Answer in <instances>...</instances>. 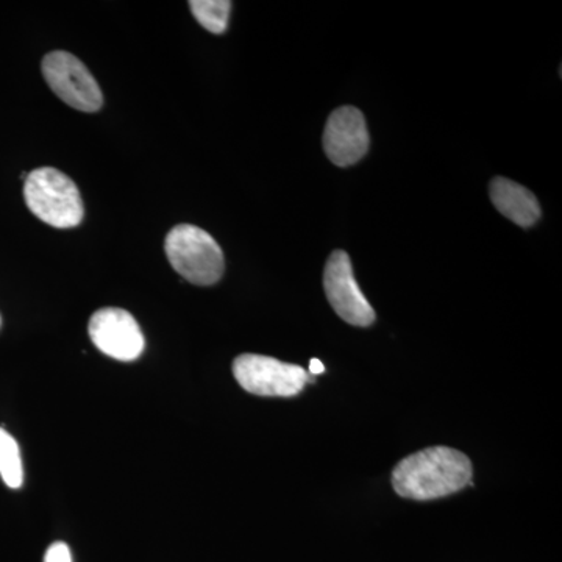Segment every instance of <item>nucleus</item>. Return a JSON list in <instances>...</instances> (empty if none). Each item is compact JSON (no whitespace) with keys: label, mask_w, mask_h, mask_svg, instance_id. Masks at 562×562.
I'll return each mask as SVG.
<instances>
[{"label":"nucleus","mask_w":562,"mask_h":562,"mask_svg":"<svg viewBox=\"0 0 562 562\" xmlns=\"http://www.w3.org/2000/svg\"><path fill=\"white\" fill-rule=\"evenodd\" d=\"M472 473L471 460L460 450L430 447L403 458L395 465L392 487L409 501H436L469 486Z\"/></svg>","instance_id":"obj_1"},{"label":"nucleus","mask_w":562,"mask_h":562,"mask_svg":"<svg viewBox=\"0 0 562 562\" xmlns=\"http://www.w3.org/2000/svg\"><path fill=\"white\" fill-rule=\"evenodd\" d=\"M29 210L50 227L74 228L81 224L85 209L79 188L66 173L55 168H38L29 173L24 184Z\"/></svg>","instance_id":"obj_2"},{"label":"nucleus","mask_w":562,"mask_h":562,"mask_svg":"<svg viewBox=\"0 0 562 562\" xmlns=\"http://www.w3.org/2000/svg\"><path fill=\"white\" fill-rule=\"evenodd\" d=\"M166 257L184 280L211 286L225 269L224 251L209 232L191 224H180L166 236Z\"/></svg>","instance_id":"obj_3"},{"label":"nucleus","mask_w":562,"mask_h":562,"mask_svg":"<svg viewBox=\"0 0 562 562\" xmlns=\"http://www.w3.org/2000/svg\"><path fill=\"white\" fill-rule=\"evenodd\" d=\"M233 375L244 391L260 397H294L314 382L302 366L255 353L239 355L233 361Z\"/></svg>","instance_id":"obj_4"},{"label":"nucleus","mask_w":562,"mask_h":562,"mask_svg":"<svg viewBox=\"0 0 562 562\" xmlns=\"http://www.w3.org/2000/svg\"><path fill=\"white\" fill-rule=\"evenodd\" d=\"M50 90L72 109L95 113L102 109L103 94L90 69L69 52L55 50L41 63Z\"/></svg>","instance_id":"obj_5"},{"label":"nucleus","mask_w":562,"mask_h":562,"mask_svg":"<svg viewBox=\"0 0 562 562\" xmlns=\"http://www.w3.org/2000/svg\"><path fill=\"white\" fill-rule=\"evenodd\" d=\"M324 288L328 302L336 314L355 327H369L375 322V312L362 294L349 255L333 251L324 272Z\"/></svg>","instance_id":"obj_6"},{"label":"nucleus","mask_w":562,"mask_h":562,"mask_svg":"<svg viewBox=\"0 0 562 562\" xmlns=\"http://www.w3.org/2000/svg\"><path fill=\"white\" fill-rule=\"evenodd\" d=\"M88 331L92 344L117 361L138 360L146 347L138 322L125 310H99L92 314Z\"/></svg>","instance_id":"obj_7"},{"label":"nucleus","mask_w":562,"mask_h":562,"mask_svg":"<svg viewBox=\"0 0 562 562\" xmlns=\"http://www.w3.org/2000/svg\"><path fill=\"white\" fill-rule=\"evenodd\" d=\"M369 132L364 116L355 106L333 111L324 132V149L328 160L339 168L362 160L369 150Z\"/></svg>","instance_id":"obj_8"},{"label":"nucleus","mask_w":562,"mask_h":562,"mask_svg":"<svg viewBox=\"0 0 562 562\" xmlns=\"http://www.w3.org/2000/svg\"><path fill=\"white\" fill-rule=\"evenodd\" d=\"M490 194L495 209L501 211L506 220L520 225V227H531L541 220V206H539L538 199L516 181L498 177L491 181Z\"/></svg>","instance_id":"obj_9"},{"label":"nucleus","mask_w":562,"mask_h":562,"mask_svg":"<svg viewBox=\"0 0 562 562\" xmlns=\"http://www.w3.org/2000/svg\"><path fill=\"white\" fill-rule=\"evenodd\" d=\"M0 476L11 490H20L24 482L20 446L3 428H0Z\"/></svg>","instance_id":"obj_10"},{"label":"nucleus","mask_w":562,"mask_h":562,"mask_svg":"<svg viewBox=\"0 0 562 562\" xmlns=\"http://www.w3.org/2000/svg\"><path fill=\"white\" fill-rule=\"evenodd\" d=\"M190 9L203 29L221 35L227 31L232 2L227 0H192Z\"/></svg>","instance_id":"obj_11"},{"label":"nucleus","mask_w":562,"mask_h":562,"mask_svg":"<svg viewBox=\"0 0 562 562\" xmlns=\"http://www.w3.org/2000/svg\"><path fill=\"white\" fill-rule=\"evenodd\" d=\"M44 562H72L69 547L65 542L52 543L44 557Z\"/></svg>","instance_id":"obj_12"},{"label":"nucleus","mask_w":562,"mask_h":562,"mask_svg":"<svg viewBox=\"0 0 562 562\" xmlns=\"http://www.w3.org/2000/svg\"><path fill=\"white\" fill-rule=\"evenodd\" d=\"M324 372V364L317 358H313L312 362H310V375H322Z\"/></svg>","instance_id":"obj_13"},{"label":"nucleus","mask_w":562,"mask_h":562,"mask_svg":"<svg viewBox=\"0 0 562 562\" xmlns=\"http://www.w3.org/2000/svg\"><path fill=\"white\" fill-rule=\"evenodd\" d=\"M0 325H2V317H0Z\"/></svg>","instance_id":"obj_14"}]
</instances>
